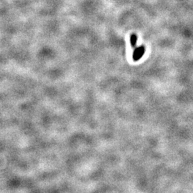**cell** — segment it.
Instances as JSON below:
<instances>
[{"instance_id":"6da1fadb","label":"cell","mask_w":193,"mask_h":193,"mask_svg":"<svg viewBox=\"0 0 193 193\" xmlns=\"http://www.w3.org/2000/svg\"><path fill=\"white\" fill-rule=\"evenodd\" d=\"M145 52V47H143V46H141V47L136 48L135 49V51L133 52V58L135 61H138L140 59L142 58V56H143V54Z\"/></svg>"},{"instance_id":"7a4b0ae2","label":"cell","mask_w":193,"mask_h":193,"mask_svg":"<svg viewBox=\"0 0 193 193\" xmlns=\"http://www.w3.org/2000/svg\"><path fill=\"white\" fill-rule=\"evenodd\" d=\"M137 37L136 35H132L130 37V43L133 47H135L136 45V42H137Z\"/></svg>"}]
</instances>
